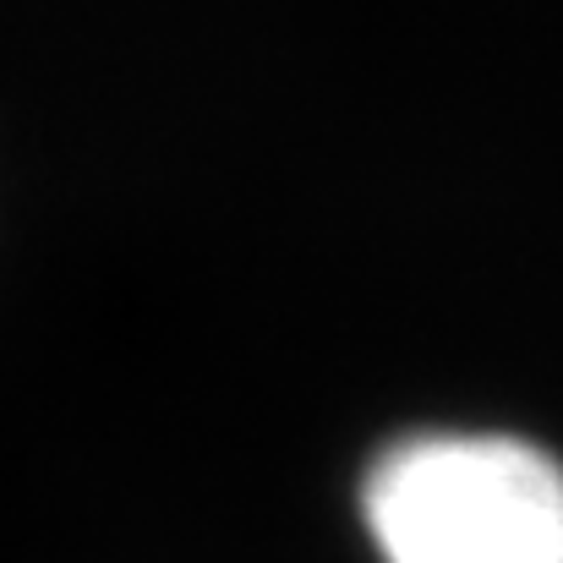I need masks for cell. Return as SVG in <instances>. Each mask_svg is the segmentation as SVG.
Here are the masks:
<instances>
[{
    "instance_id": "obj_1",
    "label": "cell",
    "mask_w": 563,
    "mask_h": 563,
    "mask_svg": "<svg viewBox=\"0 0 563 563\" xmlns=\"http://www.w3.org/2000/svg\"><path fill=\"white\" fill-rule=\"evenodd\" d=\"M362 504L383 563H563V465L520 438H410Z\"/></svg>"
}]
</instances>
